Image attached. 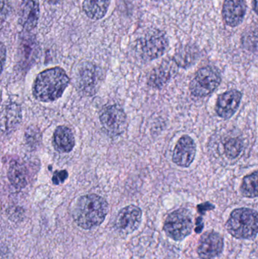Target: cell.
<instances>
[{
    "label": "cell",
    "instance_id": "obj_4",
    "mask_svg": "<svg viewBox=\"0 0 258 259\" xmlns=\"http://www.w3.org/2000/svg\"><path fill=\"white\" fill-rule=\"evenodd\" d=\"M139 56L143 60L152 61L165 54L168 39L165 32L159 29L148 30L137 42Z\"/></svg>",
    "mask_w": 258,
    "mask_h": 259
},
{
    "label": "cell",
    "instance_id": "obj_6",
    "mask_svg": "<svg viewBox=\"0 0 258 259\" xmlns=\"http://www.w3.org/2000/svg\"><path fill=\"white\" fill-rule=\"evenodd\" d=\"M192 228V215L188 210L181 208L171 213L165 221V233L173 240H183L187 237Z\"/></svg>",
    "mask_w": 258,
    "mask_h": 259
},
{
    "label": "cell",
    "instance_id": "obj_17",
    "mask_svg": "<svg viewBox=\"0 0 258 259\" xmlns=\"http://www.w3.org/2000/svg\"><path fill=\"white\" fill-rule=\"evenodd\" d=\"M53 144L56 150L62 153H68L74 149L75 139L69 127L59 126L53 135Z\"/></svg>",
    "mask_w": 258,
    "mask_h": 259
},
{
    "label": "cell",
    "instance_id": "obj_19",
    "mask_svg": "<svg viewBox=\"0 0 258 259\" xmlns=\"http://www.w3.org/2000/svg\"><path fill=\"white\" fill-rule=\"evenodd\" d=\"M111 0H83V10L88 18L100 20L107 14Z\"/></svg>",
    "mask_w": 258,
    "mask_h": 259
},
{
    "label": "cell",
    "instance_id": "obj_2",
    "mask_svg": "<svg viewBox=\"0 0 258 259\" xmlns=\"http://www.w3.org/2000/svg\"><path fill=\"white\" fill-rule=\"evenodd\" d=\"M109 205L104 198L96 194L81 196L74 207V221L83 229L89 230L99 226L106 219Z\"/></svg>",
    "mask_w": 258,
    "mask_h": 259
},
{
    "label": "cell",
    "instance_id": "obj_8",
    "mask_svg": "<svg viewBox=\"0 0 258 259\" xmlns=\"http://www.w3.org/2000/svg\"><path fill=\"white\" fill-rule=\"evenodd\" d=\"M102 80V73L93 64L86 62L79 68L77 72V88L86 96L96 94Z\"/></svg>",
    "mask_w": 258,
    "mask_h": 259
},
{
    "label": "cell",
    "instance_id": "obj_27",
    "mask_svg": "<svg viewBox=\"0 0 258 259\" xmlns=\"http://www.w3.org/2000/svg\"><path fill=\"white\" fill-rule=\"evenodd\" d=\"M48 3H53V4H56V3H60L61 0H47Z\"/></svg>",
    "mask_w": 258,
    "mask_h": 259
},
{
    "label": "cell",
    "instance_id": "obj_12",
    "mask_svg": "<svg viewBox=\"0 0 258 259\" xmlns=\"http://www.w3.org/2000/svg\"><path fill=\"white\" fill-rule=\"evenodd\" d=\"M224 248V240L216 232L203 234L198 243V253L202 259H212L219 255Z\"/></svg>",
    "mask_w": 258,
    "mask_h": 259
},
{
    "label": "cell",
    "instance_id": "obj_15",
    "mask_svg": "<svg viewBox=\"0 0 258 259\" xmlns=\"http://www.w3.org/2000/svg\"><path fill=\"white\" fill-rule=\"evenodd\" d=\"M39 17V0H23L20 7V25L24 30H33L37 26Z\"/></svg>",
    "mask_w": 258,
    "mask_h": 259
},
{
    "label": "cell",
    "instance_id": "obj_7",
    "mask_svg": "<svg viewBox=\"0 0 258 259\" xmlns=\"http://www.w3.org/2000/svg\"><path fill=\"white\" fill-rule=\"evenodd\" d=\"M99 119L103 128L110 135H121L127 127V115L118 105L105 107L100 114Z\"/></svg>",
    "mask_w": 258,
    "mask_h": 259
},
{
    "label": "cell",
    "instance_id": "obj_10",
    "mask_svg": "<svg viewBox=\"0 0 258 259\" xmlns=\"http://www.w3.org/2000/svg\"><path fill=\"white\" fill-rule=\"evenodd\" d=\"M196 145L192 137L183 136L177 142L173 153V161L180 167H188L193 162Z\"/></svg>",
    "mask_w": 258,
    "mask_h": 259
},
{
    "label": "cell",
    "instance_id": "obj_20",
    "mask_svg": "<svg viewBox=\"0 0 258 259\" xmlns=\"http://www.w3.org/2000/svg\"><path fill=\"white\" fill-rule=\"evenodd\" d=\"M9 182L18 190L24 188L27 184V170L18 161H12L8 170Z\"/></svg>",
    "mask_w": 258,
    "mask_h": 259
},
{
    "label": "cell",
    "instance_id": "obj_1",
    "mask_svg": "<svg viewBox=\"0 0 258 259\" xmlns=\"http://www.w3.org/2000/svg\"><path fill=\"white\" fill-rule=\"evenodd\" d=\"M69 82V77L62 68L56 67L45 70L35 79L33 96L42 103L56 101L62 97Z\"/></svg>",
    "mask_w": 258,
    "mask_h": 259
},
{
    "label": "cell",
    "instance_id": "obj_13",
    "mask_svg": "<svg viewBox=\"0 0 258 259\" xmlns=\"http://www.w3.org/2000/svg\"><path fill=\"white\" fill-rule=\"evenodd\" d=\"M246 13L245 0H224L222 16L224 22L230 27L239 25Z\"/></svg>",
    "mask_w": 258,
    "mask_h": 259
},
{
    "label": "cell",
    "instance_id": "obj_22",
    "mask_svg": "<svg viewBox=\"0 0 258 259\" xmlns=\"http://www.w3.org/2000/svg\"><path fill=\"white\" fill-rule=\"evenodd\" d=\"M243 148V143L239 138H231L226 142L224 151L230 158H236L239 156Z\"/></svg>",
    "mask_w": 258,
    "mask_h": 259
},
{
    "label": "cell",
    "instance_id": "obj_18",
    "mask_svg": "<svg viewBox=\"0 0 258 259\" xmlns=\"http://www.w3.org/2000/svg\"><path fill=\"white\" fill-rule=\"evenodd\" d=\"M200 56L199 50L195 46L187 44L182 46L176 52L174 60L178 67L187 68L193 65Z\"/></svg>",
    "mask_w": 258,
    "mask_h": 259
},
{
    "label": "cell",
    "instance_id": "obj_11",
    "mask_svg": "<svg viewBox=\"0 0 258 259\" xmlns=\"http://www.w3.org/2000/svg\"><path fill=\"white\" fill-rule=\"evenodd\" d=\"M242 98V93L236 90H230L221 94L217 100V114L224 119L231 118L237 112Z\"/></svg>",
    "mask_w": 258,
    "mask_h": 259
},
{
    "label": "cell",
    "instance_id": "obj_25",
    "mask_svg": "<svg viewBox=\"0 0 258 259\" xmlns=\"http://www.w3.org/2000/svg\"><path fill=\"white\" fill-rule=\"evenodd\" d=\"M6 59V49L4 44H2L1 45V60H2V71H3L4 68L5 62Z\"/></svg>",
    "mask_w": 258,
    "mask_h": 259
},
{
    "label": "cell",
    "instance_id": "obj_26",
    "mask_svg": "<svg viewBox=\"0 0 258 259\" xmlns=\"http://www.w3.org/2000/svg\"><path fill=\"white\" fill-rule=\"evenodd\" d=\"M252 6L254 12L258 15V0H252Z\"/></svg>",
    "mask_w": 258,
    "mask_h": 259
},
{
    "label": "cell",
    "instance_id": "obj_14",
    "mask_svg": "<svg viewBox=\"0 0 258 259\" xmlns=\"http://www.w3.org/2000/svg\"><path fill=\"white\" fill-rule=\"evenodd\" d=\"M178 65L173 59L165 60L159 67L154 68L148 78V85L153 88H162L170 81L177 73Z\"/></svg>",
    "mask_w": 258,
    "mask_h": 259
},
{
    "label": "cell",
    "instance_id": "obj_21",
    "mask_svg": "<svg viewBox=\"0 0 258 259\" xmlns=\"http://www.w3.org/2000/svg\"><path fill=\"white\" fill-rule=\"evenodd\" d=\"M241 193L247 198H256L258 196V170L245 176L241 185Z\"/></svg>",
    "mask_w": 258,
    "mask_h": 259
},
{
    "label": "cell",
    "instance_id": "obj_24",
    "mask_svg": "<svg viewBox=\"0 0 258 259\" xmlns=\"http://www.w3.org/2000/svg\"><path fill=\"white\" fill-rule=\"evenodd\" d=\"M68 177V173L67 170H57L53 175V183L55 185H59V184L65 182Z\"/></svg>",
    "mask_w": 258,
    "mask_h": 259
},
{
    "label": "cell",
    "instance_id": "obj_5",
    "mask_svg": "<svg viewBox=\"0 0 258 259\" xmlns=\"http://www.w3.org/2000/svg\"><path fill=\"white\" fill-rule=\"evenodd\" d=\"M221 74L218 68L206 66L198 70L189 84L192 95L201 98L210 95L221 84Z\"/></svg>",
    "mask_w": 258,
    "mask_h": 259
},
{
    "label": "cell",
    "instance_id": "obj_3",
    "mask_svg": "<svg viewBox=\"0 0 258 259\" xmlns=\"http://www.w3.org/2000/svg\"><path fill=\"white\" fill-rule=\"evenodd\" d=\"M227 229L236 238H254L258 234V213L250 208L234 210L227 222Z\"/></svg>",
    "mask_w": 258,
    "mask_h": 259
},
{
    "label": "cell",
    "instance_id": "obj_9",
    "mask_svg": "<svg viewBox=\"0 0 258 259\" xmlns=\"http://www.w3.org/2000/svg\"><path fill=\"white\" fill-rule=\"evenodd\" d=\"M142 215V211L139 207L128 205L118 213L115 220V228L122 235L132 234L140 225Z\"/></svg>",
    "mask_w": 258,
    "mask_h": 259
},
{
    "label": "cell",
    "instance_id": "obj_16",
    "mask_svg": "<svg viewBox=\"0 0 258 259\" xmlns=\"http://www.w3.org/2000/svg\"><path fill=\"white\" fill-rule=\"evenodd\" d=\"M22 114L19 105L15 103H7L3 106L1 115L2 134H9L19 125Z\"/></svg>",
    "mask_w": 258,
    "mask_h": 259
},
{
    "label": "cell",
    "instance_id": "obj_23",
    "mask_svg": "<svg viewBox=\"0 0 258 259\" xmlns=\"http://www.w3.org/2000/svg\"><path fill=\"white\" fill-rule=\"evenodd\" d=\"M25 139L27 144L31 147L37 146L40 143L41 140V135L39 130L33 126L28 127L26 131Z\"/></svg>",
    "mask_w": 258,
    "mask_h": 259
}]
</instances>
